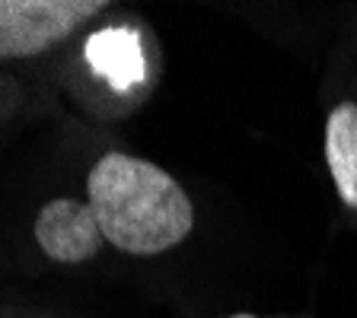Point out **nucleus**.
<instances>
[{
  "label": "nucleus",
  "mask_w": 357,
  "mask_h": 318,
  "mask_svg": "<svg viewBox=\"0 0 357 318\" xmlns=\"http://www.w3.org/2000/svg\"><path fill=\"white\" fill-rule=\"evenodd\" d=\"M86 191L102 239L128 255H160L192 232L188 194L147 159L105 153L89 169Z\"/></svg>",
  "instance_id": "1"
},
{
  "label": "nucleus",
  "mask_w": 357,
  "mask_h": 318,
  "mask_svg": "<svg viewBox=\"0 0 357 318\" xmlns=\"http://www.w3.org/2000/svg\"><path fill=\"white\" fill-rule=\"evenodd\" d=\"M99 10V0H0V61L48 51Z\"/></svg>",
  "instance_id": "2"
},
{
  "label": "nucleus",
  "mask_w": 357,
  "mask_h": 318,
  "mask_svg": "<svg viewBox=\"0 0 357 318\" xmlns=\"http://www.w3.org/2000/svg\"><path fill=\"white\" fill-rule=\"evenodd\" d=\"M36 239L42 252L61 264H83L102 245L93 207L74 198H58L45 204L36 220Z\"/></svg>",
  "instance_id": "3"
},
{
  "label": "nucleus",
  "mask_w": 357,
  "mask_h": 318,
  "mask_svg": "<svg viewBox=\"0 0 357 318\" xmlns=\"http://www.w3.org/2000/svg\"><path fill=\"white\" fill-rule=\"evenodd\" d=\"M326 159L335 188L351 210H357V105L342 102L326 125Z\"/></svg>",
  "instance_id": "4"
},
{
  "label": "nucleus",
  "mask_w": 357,
  "mask_h": 318,
  "mask_svg": "<svg viewBox=\"0 0 357 318\" xmlns=\"http://www.w3.org/2000/svg\"><path fill=\"white\" fill-rule=\"evenodd\" d=\"M86 54L93 70L109 77L119 89L131 86L144 77L141 42H137V35H131L125 29H105L99 35H93L86 45Z\"/></svg>",
  "instance_id": "5"
},
{
  "label": "nucleus",
  "mask_w": 357,
  "mask_h": 318,
  "mask_svg": "<svg viewBox=\"0 0 357 318\" xmlns=\"http://www.w3.org/2000/svg\"><path fill=\"white\" fill-rule=\"evenodd\" d=\"M233 318H255V315H233Z\"/></svg>",
  "instance_id": "6"
}]
</instances>
